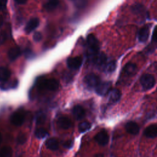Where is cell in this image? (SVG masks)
Segmentation results:
<instances>
[{
  "instance_id": "cell-32",
  "label": "cell",
  "mask_w": 157,
  "mask_h": 157,
  "mask_svg": "<svg viewBox=\"0 0 157 157\" xmlns=\"http://www.w3.org/2000/svg\"><path fill=\"white\" fill-rule=\"evenodd\" d=\"M151 39L153 42L157 43V26H156L153 29Z\"/></svg>"
},
{
  "instance_id": "cell-27",
  "label": "cell",
  "mask_w": 157,
  "mask_h": 157,
  "mask_svg": "<svg viewBox=\"0 0 157 157\" xmlns=\"http://www.w3.org/2000/svg\"><path fill=\"white\" fill-rule=\"evenodd\" d=\"M75 6L78 8H83L87 4V0H72Z\"/></svg>"
},
{
  "instance_id": "cell-23",
  "label": "cell",
  "mask_w": 157,
  "mask_h": 157,
  "mask_svg": "<svg viewBox=\"0 0 157 157\" xmlns=\"http://www.w3.org/2000/svg\"><path fill=\"white\" fill-rule=\"evenodd\" d=\"M116 62L115 61H110L108 63H106L104 67V70L108 73L113 72L116 69Z\"/></svg>"
},
{
  "instance_id": "cell-22",
  "label": "cell",
  "mask_w": 157,
  "mask_h": 157,
  "mask_svg": "<svg viewBox=\"0 0 157 157\" xmlns=\"http://www.w3.org/2000/svg\"><path fill=\"white\" fill-rule=\"evenodd\" d=\"M12 150L10 147L6 146L0 150V157H12Z\"/></svg>"
},
{
  "instance_id": "cell-20",
  "label": "cell",
  "mask_w": 157,
  "mask_h": 157,
  "mask_svg": "<svg viewBox=\"0 0 157 157\" xmlns=\"http://www.w3.org/2000/svg\"><path fill=\"white\" fill-rule=\"evenodd\" d=\"M10 76V71L5 67H0V80L2 82L7 81Z\"/></svg>"
},
{
  "instance_id": "cell-2",
  "label": "cell",
  "mask_w": 157,
  "mask_h": 157,
  "mask_svg": "<svg viewBox=\"0 0 157 157\" xmlns=\"http://www.w3.org/2000/svg\"><path fill=\"white\" fill-rule=\"evenodd\" d=\"M140 82L143 88L145 90L151 89L155 84V79L154 77L149 74L142 75L140 77Z\"/></svg>"
},
{
  "instance_id": "cell-19",
  "label": "cell",
  "mask_w": 157,
  "mask_h": 157,
  "mask_svg": "<svg viewBox=\"0 0 157 157\" xmlns=\"http://www.w3.org/2000/svg\"><path fill=\"white\" fill-rule=\"evenodd\" d=\"M123 70V72L126 75H132L136 72L137 70V66L134 63H129L124 66Z\"/></svg>"
},
{
  "instance_id": "cell-38",
  "label": "cell",
  "mask_w": 157,
  "mask_h": 157,
  "mask_svg": "<svg viewBox=\"0 0 157 157\" xmlns=\"http://www.w3.org/2000/svg\"><path fill=\"white\" fill-rule=\"evenodd\" d=\"M94 157H104V155L102 154H101V153H98V154H96L94 155Z\"/></svg>"
},
{
  "instance_id": "cell-13",
  "label": "cell",
  "mask_w": 157,
  "mask_h": 157,
  "mask_svg": "<svg viewBox=\"0 0 157 157\" xmlns=\"http://www.w3.org/2000/svg\"><path fill=\"white\" fill-rule=\"evenodd\" d=\"M125 129L128 133L132 135H136L139 132V125L134 121L128 122L125 125Z\"/></svg>"
},
{
  "instance_id": "cell-24",
  "label": "cell",
  "mask_w": 157,
  "mask_h": 157,
  "mask_svg": "<svg viewBox=\"0 0 157 157\" xmlns=\"http://www.w3.org/2000/svg\"><path fill=\"white\" fill-rule=\"evenodd\" d=\"M48 133L44 128H38L36 130L35 132V136L38 139H43L48 136Z\"/></svg>"
},
{
  "instance_id": "cell-28",
  "label": "cell",
  "mask_w": 157,
  "mask_h": 157,
  "mask_svg": "<svg viewBox=\"0 0 157 157\" xmlns=\"http://www.w3.org/2000/svg\"><path fill=\"white\" fill-rule=\"evenodd\" d=\"M45 115L43 112H38L36 115V121L37 124H40L42 123L45 120Z\"/></svg>"
},
{
  "instance_id": "cell-6",
  "label": "cell",
  "mask_w": 157,
  "mask_h": 157,
  "mask_svg": "<svg viewBox=\"0 0 157 157\" xmlns=\"http://www.w3.org/2000/svg\"><path fill=\"white\" fill-rule=\"evenodd\" d=\"M111 82H100L99 85L96 87V92L100 96H104L107 94L111 88Z\"/></svg>"
},
{
  "instance_id": "cell-39",
  "label": "cell",
  "mask_w": 157,
  "mask_h": 157,
  "mask_svg": "<svg viewBox=\"0 0 157 157\" xmlns=\"http://www.w3.org/2000/svg\"><path fill=\"white\" fill-rule=\"evenodd\" d=\"M1 141H2V136H1V133H0V144H1Z\"/></svg>"
},
{
  "instance_id": "cell-10",
  "label": "cell",
  "mask_w": 157,
  "mask_h": 157,
  "mask_svg": "<svg viewBox=\"0 0 157 157\" xmlns=\"http://www.w3.org/2000/svg\"><path fill=\"white\" fill-rule=\"evenodd\" d=\"M150 25H147L140 29L138 33V40L140 42H145L149 36Z\"/></svg>"
},
{
  "instance_id": "cell-11",
  "label": "cell",
  "mask_w": 157,
  "mask_h": 157,
  "mask_svg": "<svg viewBox=\"0 0 157 157\" xmlns=\"http://www.w3.org/2000/svg\"><path fill=\"white\" fill-rule=\"evenodd\" d=\"M39 25V20L37 18H31L26 25L25 31L26 33H30L34 30Z\"/></svg>"
},
{
  "instance_id": "cell-3",
  "label": "cell",
  "mask_w": 157,
  "mask_h": 157,
  "mask_svg": "<svg viewBox=\"0 0 157 157\" xmlns=\"http://www.w3.org/2000/svg\"><path fill=\"white\" fill-rule=\"evenodd\" d=\"M25 113L22 110H17L10 117L11 123L15 126L21 125L25 121Z\"/></svg>"
},
{
  "instance_id": "cell-21",
  "label": "cell",
  "mask_w": 157,
  "mask_h": 157,
  "mask_svg": "<svg viewBox=\"0 0 157 157\" xmlns=\"http://www.w3.org/2000/svg\"><path fill=\"white\" fill-rule=\"evenodd\" d=\"M59 2V0H48L44 6L45 9L47 11H52L58 7Z\"/></svg>"
},
{
  "instance_id": "cell-8",
  "label": "cell",
  "mask_w": 157,
  "mask_h": 157,
  "mask_svg": "<svg viewBox=\"0 0 157 157\" xmlns=\"http://www.w3.org/2000/svg\"><path fill=\"white\" fill-rule=\"evenodd\" d=\"M94 64L98 67H102L104 69V66L106 64L107 57L103 53H98L92 59Z\"/></svg>"
},
{
  "instance_id": "cell-14",
  "label": "cell",
  "mask_w": 157,
  "mask_h": 157,
  "mask_svg": "<svg viewBox=\"0 0 157 157\" xmlns=\"http://www.w3.org/2000/svg\"><path fill=\"white\" fill-rule=\"evenodd\" d=\"M72 113H73L74 117L77 120L82 119L84 117L85 114V110L82 106L79 105L74 106V107L72 109Z\"/></svg>"
},
{
  "instance_id": "cell-7",
  "label": "cell",
  "mask_w": 157,
  "mask_h": 157,
  "mask_svg": "<svg viewBox=\"0 0 157 157\" xmlns=\"http://www.w3.org/2000/svg\"><path fill=\"white\" fill-rule=\"evenodd\" d=\"M82 59L80 56L70 57L67 60V65L71 69H77L82 65Z\"/></svg>"
},
{
  "instance_id": "cell-26",
  "label": "cell",
  "mask_w": 157,
  "mask_h": 157,
  "mask_svg": "<svg viewBox=\"0 0 157 157\" xmlns=\"http://www.w3.org/2000/svg\"><path fill=\"white\" fill-rule=\"evenodd\" d=\"M132 10L133 12L136 13H143L145 11V9L142 5L136 4L132 6Z\"/></svg>"
},
{
  "instance_id": "cell-35",
  "label": "cell",
  "mask_w": 157,
  "mask_h": 157,
  "mask_svg": "<svg viewBox=\"0 0 157 157\" xmlns=\"http://www.w3.org/2000/svg\"><path fill=\"white\" fill-rule=\"evenodd\" d=\"M25 55H26V56L27 57V58H29V57H31L32 56V55H33V54H32V52L31 51V50H26V51H25Z\"/></svg>"
},
{
  "instance_id": "cell-33",
  "label": "cell",
  "mask_w": 157,
  "mask_h": 157,
  "mask_svg": "<svg viewBox=\"0 0 157 157\" xmlns=\"http://www.w3.org/2000/svg\"><path fill=\"white\" fill-rule=\"evenodd\" d=\"M7 0H0V10H3L6 8Z\"/></svg>"
},
{
  "instance_id": "cell-17",
  "label": "cell",
  "mask_w": 157,
  "mask_h": 157,
  "mask_svg": "<svg viewBox=\"0 0 157 157\" xmlns=\"http://www.w3.org/2000/svg\"><path fill=\"white\" fill-rule=\"evenodd\" d=\"M58 124L60 128L64 129H67L71 127V121L67 117H61L58 120Z\"/></svg>"
},
{
  "instance_id": "cell-18",
  "label": "cell",
  "mask_w": 157,
  "mask_h": 157,
  "mask_svg": "<svg viewBox=\"0 0 157 157\" xmlns=\"http://www.w3.org/2000/svg\"><path fill=\"white\" fill-rule=\"evenodd\" d=\"M45 146L51 150H56L58 148L59 144L56 139L50 138L45 142Z\"/></svg>"
},
{
  "instance_id": "cell-34",
  "label": "cell",
  "mask_w": 157,
  "mask_h": 157,
  "mask_svg": "<svg viewBox=\"0 0 157 157\" xmlns=\"http://www.w3.org/2000/svg\"><path fill=\"white\" fill-rule=\"evenodd\" d=\"M73 142L72 140H67L64 143V147L67 148H70L72 147Z\"/></svg>"
},
{
  "instance_id": "cell-1",
  "label": "cell",
  "mask_w": 157,
  "mask_h": 157,
  "mask_svg": "<svg viewBox=\"0 0 157 157\" xmlns=\"http://www.w3.org/2000/svg\"><path fill=\"white\" fill-rule=\"evenodd\" d=\"M86 43L88 45L87 50V56L91 59L99 53V42L96 37L92 34H90L86 37Z\"/></svg>"
},
{
  "instance_id": "cell-9",
  "label": "cell",
  "mask_w": 157,
  "mask_h": 157,
  "mask_svg": "<svg viewBox=\"0 0 157 157\" xmlns=\"http://www.w3.org/2000/svg\"><path fill=\"white\" fill-rule=\"evenodd\" d=\"M95 140L97 142L98 144H99L101 145H105L108 142H109V135L107 132L102 130L100 132H99L94 137Z\"/></svg>"
},
{
  "instance_id": "cell-16",
  "label": "cell",
  "mask_w": 157,
  "mask_h": 157,
  "mask_svg": "<svg viewBox=\"0 0 157 157\" xmlns=\"http://www.w3.org/2000/svg\"><path fill=\"white\" fill-rule=\"evenodd\" d=\"M21 54V51L19 47H15L11 48L7 53L8 58L10 61L15 60Z\"/></svg>"
},
{
  "instance_id": "cell-29",
  "label": "cell",
  "mask_w": 157,
  "mask_h": 157,
  "mask_svg": "<svg viewBox=\"0 0 157 157\" xmlns=\"http://www.w3.org/2000/svg\"><path fill=\"white\" fill-rule=\"evenodd\" d=\"M26 141V136L24 134H19L17 137V142L18 144H23Z\"/></svg>"
},
{
  "instance_id": "cell-30",
  "label": "cell",
  "mask_w": 157,
  "mask_h": 157,
  "mask_svg": "<svg viewBox=\"0 0 157 157\" xmlns=\"http://www.w3.org/2000/svg\"><path fill=\"white\" fill-rule=\"evenodd\" d=\"M42 36L40 32H36L33 35V39L36 42H39L42 39Z\"/></svg>"
},
{
  "instance_id": "cell-4",
  "label": "cell",
  "mask_w": 157,
  "mask_h": 157,
  "mask_svg": "<svg viewBox=\"0 0 157 157\" xmlns=\"http://www.w3.org/2000/svg\"><path fill=\"white\" fill-rule=\"evenodd\" d=\"M84 82L89 88H96L101 82L100 78L98 75L94 74H90L85 77Z\"/></svg>"
},
{
  "instance_id": "cell-12",
  "label": "cell",
  "mask_w": 157,
  "mask_h": 157,
  "mask_svg": "<svg viewBox=\"0 0 157 157\" xmlns=\"http://www.w3.org/2000/svg\"><path fill=\"white\" fill-rule=\"evenodd\" d=\"M108 96L109 101L112 103H115L119 101V99H120L121 92L117 88H113L109 91V92L108 93Z\"/></svg>"
},
{
  "instance_id": "cell-25",
  "label": "cell",
  "mask_w": 157,
  "mask_h": 157,
  "mask_svg": "<svg viewBox=\"0 0 157 157\" xmlns=\"http://www.w3.org/2000/svg\"><path fill=\"white\" fill-rule=\"evenodd\" d=\"M91 126V125L89 122H87V121L82 122L78 125V131L81 133L85 132L87 131L88 130H89L90 129Z\"/></svg>"
},
{
  "instance_id": "cell-37",
  "label": "cell",
  "mask_w": 157,
  "mask_h": 157,
  "mask_svg": "<svg viewBox=\"0 0 157 157\" xmlns=\"http://www.w3.org/2000/svg\"><path fill=\"white\" fill-rule=\"evenodd\" d=\"M2 25H3V18L2 16L0 15V28L2 26Z\"/></svg>"
},
{
  "instance_id": "cell-5",
  "label": "cell",
  "mask_w": 157,
  "mask_h": 157,
  "mask_svg": "<svg viewBox=\"0 0 157 157\" xmlns=\"http://www.w3.org/2000/svg\"><path fill=\"white\" fill-rule=\"evenodd\" d=\"M40 85L42 88H45L48 90L54 91L58 88L59 82L56 79L49 78V79H47L42 81L40 84Z\"/></svg>"
},
{
  "instance_id": "cell-31",
  "label": "cell",
  "mask_w": 157,
  "mask_h": 157,
  "mask_svg": "<svg viewBox=\"0 0 157 157\" xmlns=\"http://www.w3.org/2000/svg\"><path fill=\"white\" fill-rule=\"evenodd\" d=\"M7 39V34L5 32L0 33V45L2 44Z\"/></svg>"
},
{
  "instance_id": "cell-15",
  "label": "cell",
  "mask_w": 157,
  "mask_h": 157,
  "mask_svg": "<svg viewBox=\"0 0 157 157\" xmlns=\"http://www.w3.org/2000/svg\"><path fill=\"white\" fill-rule=\"evenodd\" d=\"M144 134L148 138H155L157 137V126L150 125L145 128Z\"/></svg>"
},
{
  "instance_id": "cell-36",
  "label": "cell",
  "mask_w": 157,
  "mask_h": 157,
  "mask_svg": "<svg viewBox=\"0 0 157 157\" xmlns=\"http://www.w3.org/2000/svg\"><path fill=\"white\" fill-rule=\"evenodd\" d=\"M15 1L19 4H24L26 2L27 0H15Z\"/></svg>"
}]
</instances>
